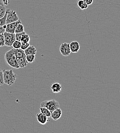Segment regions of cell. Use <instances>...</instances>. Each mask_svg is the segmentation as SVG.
Wrapping results in <instances>:
<instances>
[{"mask_svg":"<svg viewBox=\"0 0 120 133\" xmlns=\"http://www.w3.org/2000/svg\"><path fill=\"white\" fill-rule=\"evenodd\" d=\"M3 73L4 83L8 85H11L15 83L17 79V75L13 72V70L11 69L4 70Z\"/></svg>","mask_w":120,"mask_h":133,"instance_id":"obj_2","label":"cell"},{"mask_svg":"<svg viewBox=\"0 0 120 133\" xmlns=\"http://www.w3.org/2000/svg\"><path fill=\"white\" fill-rule=\"evenodd\" d=\"M59 50L62 55L64 56H69L71 53L69 48V44L67 43H63L61 44L59 48Z\"/></svg>","mask_w":120,"mask_h":133,"instance_id":"obj_7","label":"cell"},{"mask_svg":"<svg viewBox=\"0 0 120 133\" xmlns=\"http://www.w3.org/2000/svg\"><path fill=\"white\" fill-rule=\"evenodd\" d=\"M2 2H3L4 5L7 6L9 3V0H2Z\"/></svg>","mask_w":120,"mask_h":133,"instance_id":"obj_27","label":"cell"},{"mask_svg":"<svg viewBox=\"0 0 120 133\" xmlns=\"http://www.w3.org/2000/svg\"><path fill=\"white\" fill-rule=\"evenodd\" d=\"M62 111L59 108L55 109L51 113V117L52 119H53L54 120L56 121L58 120L59 118L62 116Z\"/></svg>","mask_w":120,"mask_h":133,"instance_id":"obj_9","label":"cell"},{"mask_svg":"<svg viewBox=\"0 0 120 133\" xmlns=\"http://www.w3.org/2000/svg\"><path fill=\"white\" fill-rule=\"evenodd\" d=\"M22 43L20 41H18L17 40H16L14 43H13L12 46L13 47V48L14 49H19L20 48Z\"/></svg>","mask_w":120,"mask_h":133,"instance_id":"obj_20","label":"cell"},{"mask_svg":"<svg viewBox=\"0 0 120 133\" xmlns=\"http://www.w3.org/2000/svg\"><path fill=\"white\" fill-rule=\"evenodd\" d=\"M4 34L5 39V46L11 47L14 42L16 41L15 33H10L5 32Z\"/></svg>","mask_w":120,"mask_h":133,"instance_id":"obj_5","label":"cell"},{"mask_svg":"<svg viewBox=\"0 0 120 133\" xmlns=\"http://www.w3.org/2000/svg\"><path fill=\"white\" fill-rule=\"evenodd\" d=\"M40 107H45L52 113L54 110L59 108L60 104L56 100L52 99L41 102L40 104Z\"/></svg>","mask_w":120,"mask_h":133,"instance_id":"obj_3","label":"cell"},{"mask_svg":"<svg viewBox=\"0 0 120 133\" xmlns=\"http://www.w3.org/2000/svg\"><path fill=\"white\" fill-rule=\"evenodd\" d=\"M30 41V37L29 35L25 33L22 36L20 39L21 43H29Z\"/></svg>","mask_w":120,"mask_h":133,"instance_id":"obj_16","label":"cell"},{"mask_svg":"<svg viewBox=\"0 0 120 133\" xmlns=\"http://www.w3.org/2000/svg\"><path fill=\"white\" fill-rule=\"evenodd\" d=\"M4 57L6 62L10 66L15 69L19 68L17 61L15 49L12 48L6 52Z\"/></svg>","mask_w":120,"mask_h":133,"instance_id":"obj_1","label":"cell"},{"mask_svg":"<svg viewBox=\"0 0 120 133\" xmlns=\"http://www.w3.org/2000/svg\"><path fill=\"white\" fill-rule=\"evenodd\" d=\"M50 88L52 91L54 93H60L62 90L61 84L58 83H55L52 84Z\"/></svg>","mask_w":120,"mask_h":133,"instance_id":"obj_11","label":"cell"},{"mask_svg":"<svg viewBox=\"0 0 120 133\" xmlns=\"http://www.w3.org/2000/svg\"><path fill=\"white\" fill-rule=\"evenodd\" d=\"M25 54L26 55H30V54H33L35 55L37 52V50L33 46H29L27 49L24 50Z\"/></svg>","mask_w":120,"mask_h":133,"instance_id":"obj_13","label":"cell"},{"mask_svg":"<svg viewBox=\"0 0 120 133\" xmlns=\"http://www.w3.org/2000/svg\"><path fill=\"white\" fill-rule=\"evenodd\" d=\"M26 56L20 57V58H18L17 59V64L19 66V68H24L25 66H27L28 63L27 62L26 58Z\"/></svg>","mask_w":120,"mask_h":133,"instance_id":"obj_12","label":"cell"},{"mask_svg":"<svg viewBox=\"0 0 120 133\" xmlns=\"http://www.w3.org/2000/svg\"><path fill=\"white\" fill-rule=\"evenodd\" d=\"M26 33L25 31L20 33H15V37H16V40H17L18 41H20V39L22 38V36L24 34Z\"/></svg>","mask_w":120,"mask_h":133,"instance_id":"obj_23","label":"cell"},{"mask_svg":"<svg viewBox=\"0 0 120 133\" xmlns=\"http://www.w3.org/2000/svg\"><path fill=\"white\" fill-rule=\"evenodd\" d=\"M4 84V79H3V71L0 69V86Z\"/></svg>","mask_w":120,"mask_h":133,"instance_id":"obj_25","label":"cell"},{"mask_svg":"<svg viewBox=\"0 0 120 133\" xmlns=\"http://www.w3.org/2000/svg\"><path fill=\"white\" fill-rule=\"evenodd\" d=\"M69 48L71 52L77 53L80 50V46L79 43L77 41H73L69 44Z\"/></svg>","mask_w":120,"mask_h":133,"instance_id":"obj_10","label":"cell"},{"mask_svg":"<svg viewBox=\"0 0 120 133\" xmlns=\"http://www.w3.org/2000/svg\"><path fill=\"white\" fill-rule=\"evenodd\" d=\"M26 58L28 63H32L33 62H34L35 55H33V54L27 55L26 56Z\"/></svg>","mask_w":120,"mask_h":133,"instance_id":"obj_17","label":"cell"},{"mask_svg":"<svg viewBox=\"0 0 120 133\" xmlns=\"http://www.w3.org/2000/svg\"><path fill=\"white\" fill-rule=\"evenodd\" d=\"M20 23H22L20 19H18L16 22L6 24L5 31L7 32H8V33H15V30H16L17 25Z\"/></svg>","mask_w":120,"mask_h":133,"instance_id":"obj_6","label":"cell"},{"mask_svg":"<svg viewBox=\"0 0 120 133\" xmlns=\"http://www.w3.org/2000/svg\"><path fill=\"white\" fill-rule=\"evenodd\" d=\"M29 46H30L29 43H22L20 49H22V50H25L26 49H27Z\"/></svg>","mask_w":120,"mask_h":133,"instance_id":"obj_24","label":"cell"},{"mask_svg":"<svg viewBox=\"0 0 120 133\" xmlns=\"http://www.w3.org/2000/svg\"><path fill=\"white\" fill-rule=\"evenodd\" d=\"M24 31H25L24 25L22 23H20L17 25V28L15 30V33H20V32H23Z\"/></svg>","mask_w":120,"mask_h":133,"instance_id":"obj_18","label":"cell"},{"mask_svg":"<svg viewBox=\"0 0 120 133\" xmlns=\"http://www.w3.org/2000/svg\"><path fill=\"white\" fill-rule=\"evenodd\" d=\"M48 118V117L46 116L41 113H39L36 114V118L38 122L42 125H45L49 121Z\"/></svg>","mask_w":120,"mask_h":133,"instance_id":"obj_8","label":"cell"},{"mask_svg":"<svg viewBox=\"0 0 120 133\" xmlns=\"http://www.w3.org/2000/svg\"><path fill=\"white\" fill-rule=\"evenodd\" d=\"M6 8L4 5H0V18L4 17L6 12Z\"/></svg>","mask_w":120,"mask_h":133,"instance_id":"obj_19","label":"cell"},{"mask_svg":"<svg viewBox=\"0 0 120 133\" xmlns=\"http://www.w3.org/2000/svg\"><path fill=\"white\" fill-rule=\"evenodd\" d=\"M77 5L81 10H85L88 7V5L86 3L84 0L78 1L77 2Z\"/></svg>","mask_w":120,"mask_h":133,"instance_id":"obj_14","label":"cell"},{"mask_svg":"<svg viewBox=\"0 0 120 133\" xmlns=\"http://www.w3.org/2000/svg\"><path fill=\"white\" fill-rule=\"evenodd\" d=\"M5 32V29H4L3 26H0V34L4 33Z\"/></svg>","mask_w":120,"mask_h":133,"instance_id":"obj_28","label":"cell"},{"mask_svg":"<svg viewBox=\"0 0 120 133\" xmlns=\"http://www.w3.org/2000/svg\"><path fill=\"white\" fill-rule=\"evenodd\" d=\"M40 112L48 117H50L51 113V112L45 107H40Z\"/></svg>","mask_w":120,"mask_h":133,"instance_id":"obj_15","label":"cell"},{"mask_svg":"<svg viewBox=\"0 0 120 133\" xmlns=\"http://www.w3.org/2000/svg\"><path fill=\"white\" fill-rule=\"evenodd\" d=\"M6 16H7V10L5 16L2 18H0V26H3L6 25Z\"/></svg>","mask_w":120,"mask_h":133,"instance_id":"obj_21","label":"cell"},{"mask_svg":"<svg viewBox=\"0 0 120 133\" xmlns=\"http://www.w3.org/2000/svg\"><path fill=\"white\" fill-rule=\"evenodd\" d=\"M0 5H4L2 0H0Z\"/></svg>","mask_w":120,"mask_h":133,"instance_id":"obj_29","label":"cell"},{"mask_svg":"<svg viewBox=\"0 0 120 133\" xmlns=\"http://www.w3.org/2000/svg\"><path fill=\"white\" fill-rule=\"evenodd\" d=\"M7 16L6 19V24L16 22L19 19L17 12L10 9H7Z\"/></svg>","mask_w":120,"mask_h":133,"instance_id":"obj_4","label":"cell"},{"mask_svg":"<svg viewBox=\"0 0 120 133\" xmlns=\"http://www.w3.org/2000/svg\"><path fill=\"white\" fill-rule=\"evenodd\" d=\"M85 1L86 3L89 6L90 5H91L93 3V1L94 0H84Z\"/></svg>","mask_w":120,"mask_h":133,"instance_id":"obj_26","label":"cell"},{"mask_svg":"<svg viewBox=\"0 0 120 133\" xmlns=\"http://www.w3.org/2000/svg\"><path fill=\"white\" fill-rule=\"evenodd\" d=\"M5 46V39L4 34H0V47H4Z\"/></svg>","mask_w":120,"mask_h":133,"instance_id":"obj_22","label":"cell"}]
</instances>
